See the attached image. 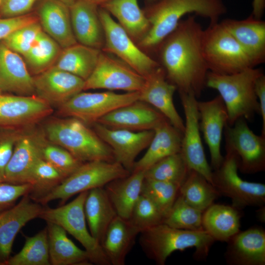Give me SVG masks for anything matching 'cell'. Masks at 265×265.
<instances>
[{
    "mask_svg": "<svg viewBox=\"0 0 265 265\" xmlns=\"http://www.w3.org/2000/svg\"><path fill=\"white\" fill-rule=\"evenodd\" d=\"M204 29L190 15L181 21L156 51L167 80L179 92L200 97L206 87L209 69L202 51Z\"/></svg>",
    "mask_w": 265,
    "mask_h": 265,
    "instance_id": "1",
    "label": "cell"
},
{
    "mask_svg": "<svg viewBox=\"0 0 265 265\" xmlns=\"http://www.w3.org/2000/svg\"><path fill=\"white\" fill-rule=\"evenodd\" d=\"M143 10L150 27L137 45L143 51H156L186 15L194 14L209 19L212 25L218 22L227 8L222 0H159Z\"/></svg>",
    "mask_w": 265,
    "mask_h": 265,
    "instance_id": "2",
    "label": "cell"
},
{
    "mask_svg": "<svg viewBox=\"0 0 265 265\" xmlns=\"http://www.w3.org/2000/svg\"><path fill=\"white\" fill-rule=\"evenodd\" d=\"M263 71L255 67L232 74L208 72L206 87L219 93L226 108L228 125L232 126L239 118L251 121L260 114L255 86Z\"/></svg>",
    "mask_w": 265,
    "mask_h": 265,
    "instance_id": "3",
    "label": "cell"
},
{
    "mask_svg": "<svg viewBox=\"0 0 265 265\" xmlns=\"http://www.w3.org/2000/svg\"><path fill=\"white\" fill-rule=\"evenodd\" d=\"M139 243L146 256L157 265H164L174 252L194 248L193 257L204 260L215 241L205 230L191 231L170 227L163 223L139 233Z\"/></svg>",
    "mask_w": 265,
    "mask_h": 265,
    "instance_id": "4",
    "label": "cell"
},
{
    "mask_svg": "<svg viewBox=\"0 0 265 265\" xmlns=\"http://www.w3.org/2000/svg\"><path fill=\"white\" fill-rule=\"evenodd\" d=\"M48 140L69 152L80 162L115 161L112 150L87 125L73 118L56 119L45 126Z\"/></svg>",
    "mask_w": 265,
    "mask_h": 265,
    "instance_id": "5",
    "label": "cell"
},
{
    "mask_svg": "<svg viewBox=\"0 0 265 265\" xmlns=\"http://www.w3.org/2000/svg\"><path fill=\"white\" fill-rule=\"evenodd\" d=\"M130 174L116 161L95 160L84 162L36 202L45 206L52 201L58 200L61 205L75 195L103 187L112 181L126 177Z\"/></svg>",
    "mask_w": 265,
    "mask_h": 265,
    "instance_id": "6",
    "label": "cell"
},
{
    "mask_svg": "<svg viewBox=\"0 0 265 265\" xmlns=\"http://www.w3.org/2000/svg\"><path fill=\"white\" fill-rule=\"evenodd\" d=\"M202 51L209 71L232 74L255 67L239 43L220 23L204 29Z\"/></svg>",
    "mask_w": 265,
    "mask_h": 265,
    "instance_id": "7",
    "label": "cell"
},
{
    "mask_svg": "<svg viewBox=\"0 0 265 265\" xmlns=\"http://www.w3.org/2000/svg\"><path fill=\"white\" fill-rule=\"evenodd\" d=\"M88 191L78 194L67 204L59 207H44L39 217L63 228L79 241L88 253L92 264L110 265L101 244L92 236L86 226L84 204Z\"/></svg>",
    "mask_w": 265,
    "mask_h": 265,
    "instance_id": "8",
    "label": "cell"
},
{
    "mask_svg": "<svg viewBox=\"0 0 265 265\" xmlns=\"http://www.w3.org/2000/svg\"><path fill=\"white\" fill-rule=\"evenodd\" d=\"M238 159L226 151L220 166L213 170L212 185L220 196L231 199L232 206L240 210L248 206L261 207L265 204V185L243 180L238 174Z\"/></svg>",
    "mask_w": 265,
    "mask_h": 265,
    "instance_id": "9",
    "label": "cell"
},
{
    "mask_svg": "<svg viewBox=\"0 0 265 265\" xmlns=\"http://www.w3.org/2000/svg\"><path fill=\"white\" fill-rule=\"evenodd\" d=\"M99 15L105 33L102 51L116 56L144 77L160 66L137 46L111 15L99 6Z\"/></svg>",
    "mask_w": 265,
    "mask_h": 265,
    "instance_id": "10",
    "label": "cell"
},
{
    "mask_svg": "<svg viewBox=\"0 0 265 265\" xmlns=\"http://www.w3.org/2000/svg\"><path fill=\"white\" fill-rule=\"evenodd\" d=\"M139 92L118 94L111 91L80 92L58 107L59 114L76 118L86 125L97 123L116 108L139 100Z\"/></svg>",
    "mask_w": 265,
    "mask_h": 265,
    "instance_id": "11",
    "label": "cell"
},
{
    "mask_svg": "<svg viewBox=\"0 0 265 265\" xmlns=\"http://www.w3.org/2000/svg\"><path fill=\"white\" fill-rule=\"evenodd\" d=\"M244 118L232 126L226 125L223 134L226 151L238 159V170L243 174H255L265 170V136L255 134Z\"/></svg>",
    "mask_w": 265,
    "mask_h": 265,
    "instance_id": "12",
    "label": "cell"
},
{
    "mask_svg": "<svg viewBox=\"0 0 265 265\" xmlns=\"http://www.w3.org/2000/svg\"><path fill=\"white\" fill-rule=\"evenodd\" d=\"M145 78L111 54L101 51L97 64L84 80L83 90L104 89L139 92Z\"/></svg>",
    "mask_w": 265,
    "mask_h": 265,
    "instance_id": "13",
    "label": "cell"
},
{
    "mask_svg": "<svg viewBox=\"0 0 265 265\" xmlns=\"http://www.w3.org/2000/svg\"><path fill=\"white\" fill-rule=\"evenodd\" d=\"M179 94L185 116L181 153L189 168L212 184L213 170L206 159L201 140L197 98L192 94Z\"/></svg>",
    "mask_w": 265,
    "mask_h": 265,
    "instance_id": "14",
    "label": "cell"
},
{
    "mask_svg": "<svg viewBox=\"0 0 265 265\" xmlns=\"http://www.w3.org/2000/svg\"><path fill=\"white\" fill-rule=\"evenodd\" d=\"M53 111L52 106L37 96L1 95L0 128H29Z\"/></svg>",
    "mask_w": 265,
    "mask_h": 265,
    "instance_id": "15",
    "label": "cell"
},
{
    "mask_svg": "<svg viewBox=\"0 0 265 265\" xmlns=\"http://www.w3.org/2000/svg\"><path fill=\"white\" fill-rule=\"evenodd\" d=\"M46 140L38 132L21 130L6 168L4 182L30 184L32 169L42 158V149Z\"/></svg>",
    "mask_w": 265,
    "mask_h": 265,
    "instance_id": "16",
    "label": "cell"
},
{
    "mask_svg": "<svg viewBox=\"0 0 265 265\" xmlns=\"http://www.w3.org/2000/svg\"><path fill=\"white\" fill-rule=\"evenodd\" d=\"M93 130L113 151L115 161L131 173L138 155L150 144L154 130L132 131L106 127L99 123Z\"/></svg>",
    "mask_w": 265,
    "mask_h": 265,
    "instance_id": "17",
    "label": "cell"
},
{
    "mask_svg": "<svg viewBox=\"0 0 265 265\" xmlns=\"http://www.w3.org/2000/svg\"><path fill=\"white\" fill-rule=\"evenodd\" d=\"M197 108L200 130L209 149L210 166L214 170L220 166L224 159L221 144L224 129L228 124L226 108L219 95L209 101H197Z\"/></svg>",
    "mask_w": 265,
    "mask_h": 265,
    "instance_id": "18",
    "label": "cell"
},
{
    "mask_svg": "<svg viewBox=\"0 0 265 265\" xmlns=\"http://www.w3.org/2000/svg\"><path fill=\"white\" fill-rule=\"evenodd\" d=\"M144 84L139 91V100L159 111L175 128L183 133L185 122L177 111L173 101L177 88L169 82L160 66L145 77Z\"/></svg>",
    "mask_w": 265,
    "mask_h": 265,
    "instance_id": "19",
    "label": "cell"
},
{
    "mask_svg": "<svg viewBox=\"0 0 265 265\" xmlns=\"http://www.w3.org/2000/svg\"><path fill=\"white\" fill-rule=\"evenodd\" d=\"M37 96L50 106L59 107L83 90L84 80L53 66L33 78Z\"/></svg>",
    "mask_w": 265,
    "mask_h": 265,
    "instance_id": "20",
    "label": "cell"
},
{
    "mask_svg": "<svg viewBox=\"0 0 265 265\" xmlns=\"http://www.w3.org/2000/svg\"><path fill=\"white\" fill-rule=\"evenodd\" d=\"M165 120L159 111L138 100L111 111L97 123L109 128L138 132L154 130Z\"/></svg>",
    "mask_w": 265,
    "mask_h": 265,
    "instance_id": "21",
    "label": "cell"
},
{
    "mask_svg": "<svg viewBox=\"0 0 265 265\" xmlns=\"http://www.w3.org/2000/svg\"><path fill=\"white\" fill-rule=\"evenodd\" d=\"M44 207L26 194L18 204L0 213V263L5 265L17 235L27 222L39 217Z\"/></svg>",
    "mask_w": 265,
    "mask_h": 265,
    "instance_id": "22",
    "label": "cell"
},
{
    "mask_svg": "<svg viewBox=\"0 0 265 265\" xmlns=\"http://www.w3.org/2000/svg\"><path fill=\"white\" fill-rule=\"evenodd\" d=\"M224 253L229 265H265V231L254 227L239 231L227 242Z\"/></svg>",
    "mask_w": 265,
    "mask_h": 265,
    "instance_id": "23",
    "label": "cell"
},
{
    "mask_svg": "<svg viewBox=\"0 0 265 265\" xmlns=\"http://www.w3.org/2000/svg\"><path fill=\"white\" fill-rule=\"evenodd\" d=\"M73 31L78 43L102 50L105 33L99 6L89 0H77L69 6Z\"/></svg>",
    "mask_w": 265,
    "mask_h": 265,
    "instance_id": "24",
    "label": "cell"
},
{
    "mask_svg": "<svg viewBox=\"0 0 265 265\" xmlns=\"http://www.w3.org/2000/svg\"><path fill=\"white\" fill-rule=\"evenodd\" d=\"M251 59L254 67L265 61V22L251 14L238 20L226 19L221 22Z\"/></svg>",
    "mask_w": 265,
    "mask_h": 265,
    "instance_id": "25",
    "label": "cell"
},
{
    "mask_svg": "<svg viewBox=\"0 0 265 265\" xmlns=\"http://www.w3.org/2000/svg\"><path fill=\"white\" fill-rule=\"evenodd\" d=\"M0 89L19 95L35 93L33 78L19 54L0 42Z\"/></svg>",
    "mask_w": 265,
    "mask_h": 265,
    "instance_id": "26",
    "label": "cell"
},
{
    "mask_svg": "<svg viewBox=\"0 0 265 265\" xmlns=\"http://www.w3.org/2000/svg\"><path fill=\"white\" fill-rule=\"evenodd\" d=\"M43 30L64 49L76 44L69 7L58 0H41L37 10Z\"/></svg>",
    "mask_w": 265,
    "mask_h": 265,
    "instance_id": "27",
    "label": "cell"
},
{
    "mask_svg": "<svg viewBox=\"0 0 265 265\" xmlns=\"http://www.w3.org/2000/svg\"><path fill=\"white\" fill-rule=\"evenodd\" d=\"M148 149L134 164L131 172L143 171L161 159L181 152L183 133L165 120L154 130Z\"/></svg>",
    "mask_w": 265,
    "mask_h": 265,
    "instance_id": "28",
    "label": "cell"
},
{
    "mask_svg": "<svg viewBox=\"0 0 265 265\" xmlns=\"http://www.w3.org/2000/svg\"><path fill=\"white\" fill-rule=\"evenodd\" d=\"M140 233L128 219L117 215L107 228L101 245L110 265H124Z\"/></svg>",
    "mask_w": 265,
    "mask_h": 265,
    "instance_id": "29",
    "label": "cell"
},
{
    "mask_svg": "<svg viewBox=\"0 0 265 265\" xmlns=\"http://www.w3.org/2000/svg\"><path fill=\"white\" fill-rule=\"evenodd\" d=\"M99 7L115 17L132 40L140 42L148 32L150 25L138 0H109Z\"/></svg>",
    "mask_w": 265,
    "mask_h": 265,
    "instance_id": "30",
    "label": "cell"
},
{
    "mask_svg": "<svg viewBox=\"0 0 265 265\" xmlns=\"http://www.w3.org/2000/svg\"><path fill=\"white\" fill-rule=\"evenodd\" d=\"M84 211L89 232L101 244L107 228L117 215L104 187L88 191Z\"/></svg>",
    "mask_w": 265,
    "mask_h": 265,
    "instance_id": "31",
    "label": "cell"
},
{
    "mask_svg": "<svg viewBox=\"0 0 265 265\" xmlns=\"http://www.w3.org/2000/svg\"><path fill=\"white\" fill-rule=\"evenodd\" d=\"M240 218L233 206L213 203L203 212V228L215 241L227 242L240 231Z\"/></svg>",
    "mask_w": 265,
    "mask_h": 265,
    "instance_id": "32",
    "label": "cell"
},
{
    "mask_svg": "<svg viewBox=\"0 0 265 265\" xmlns=\"http://www.w3.org/2000/svg\"><path fill=\"white\" fill-rule=\"evenodd\" d=\"M47 223L50 261L53 265H92L89 255L79 248L61 226Z\"/></svg>",
    "mask_w": 265,
    "mask_h": 265,
    "instance_id": "33",
    "label": "cell"
},
{
    "mask_svg": "<svg viewBox=\"0 0 265 265\" xmlns=\"http://www.w3.org/2000/svg\"><path fill=\"white\" fill-rule=\"evenodd\" d=\"M144 179L143 171L132 172L129 176L113 180L104 186L118 216L129 219L141 195Z\"/></svg>",
    "mask_w": 265,
    "mask_h": 265,
    "instance_id": "34",
    "label": "cell"
},
{
    "mask_svg": "<svg viewBox=\"0 0 265 265\" xmlns=\"http://www.w3.org/2000/svg\"><path fill=\"white\" fill-rule=\"evenodd\" d=\"M63 49L53 66L84 80L95 69L102 51L79 43Z\"/></svg>",
    "mask_w": 265,
    "mask_h": 265,
    "instance_id": "35",
    "label": "cell"
},
{
    "mask_svg": "<svg viewBox=\"0 0 265 265\" xmlns=\"http://www.w3.org/2000/svg\"><path fill=\"white\" fill-rule=\"evenodd\" d=\"M179 193L189 205L202 212L220 196L214 186L203 175L191 169L180 186Z\"/></svg>",
    "mask_w": 265,
    "mask_h": 265,
    "instance_id": "36",
    "label": "cell"
},
{
    "mask_svg": "<svg viewBox=\"0 0 265 265\" xmlns=\"http://www.w3.org/2000/svg\"><path fill=\"white\" fill-rule=\"evenodd\" d=\"M25 242L21 251L10 257L5 265H50L46 227L32 237L23 235Z\"/></svg>",
    "mask_w": 265,
    "mask_h": 265,
    "instance_id": "37",
    "label": "cell"
},
{
    "mask_svg": "<svg viewBox=\"0 0 265 265\" xmlns=\"http://www.w3.org/2000/svg\"><path fill=\"white\" fill-rule=\"evenodd\" d=\"M60 52L58 44L42 30L24 56L30 70L39 74L53 66Z\"/></svg>",
    "mask_w": 265,
    "mask_h": 265,
    "instance_id": "38",
    "label": "cell"
},
{
    "mask_svg": "<svg viewBox=\"0 0 265 265\" xmlns=\"http://www.w3.org/2000/svg\"><path fill=\"white\" fill-rule=\"evenodd\" d=\"M190 170L180 152L168 156L152 165L144 172V178L173 183L180 186Z\"/></svg>",
    "mask_w": 265,
    "mask_h": 265,
    "instance_id": "39",
    "label": "cell"
},
{
    "mask_svg": "<svg viewBox=\"0 0 265 265\" xmlns=\"http://www.w3.org/2000/svg\"><path fill=\"white\" fill-rule=\"evenodd\" d=\"M203 212L189 205L179 193L170 210L165 216L163 223L179 229L204 230Z\"/></svg>",
    "mask_w": 265,
    "mask_h": 265,
    "instance_id": "40",
    "label": "cell"
},
{
    "mask_svg": "<svg viewBox=\"0 0 265 265\" xmlns=\"http://www.w3.org/2000/svg\"><path fill=\"white\" fill-rule=\"evenodd\" d=\"M64 179L62 175L42 158L35 164L31 173L32 188L28 195L37 202L59 185Z\"/></svg>",
    "mask_w": 265,
    "mask_h": 265,
    "instance_id": "41",
    "label": "cell"
},
{
    "mask_svg": "<svg viewBox=\"0 0 265 265\" xmlns=\"http://www.w3.org/2000/svg\"><path fill=\"white\" fill-rule=\"evenodd\" d=\"M180 187L173 183L144 178L141 194L149 199L165 217L179 194Z\"/></svg>",
    "mask_w": 265,
    "mask_h": 265,
    "instance_id": "42",
    "label": "cell"
},
{
    "mask_svg": "<svg viewBox=\"0 0 265 265\" xmlns=\"http://www.w3.org/2000/svg\"><path fill=\"white\" fill-rule=\"evenodd\" d=\"M164 215L147 197L141 194L128 219L139 232L163 223Z\"/></svg>",
    "mask_w": 265,
    "mask_h": 265,
    "instance_id": "43",
    "label": "cell"
},
{
    "mask_svg": "<svg viewBox=\"0 0 265 265\" xmlns=\"http://www.w3.org/2000/svg\"><path fill=\"white\" fill-rule=\"evenodd\" d=\"M42 158L54 167L64 179L83 163L65 149L47 140L43 147Z\"/></svg>",
    "mask_w": 265,
    "mask_h": 265,
    "instance_id": "44",
    "label": "cell"
},
{
    "mask_svg": "<svg viewBox=\"0 0 265 265\" xmlns=\"http://www.w3.org/2000/svg\"><path fill=\"white\" fill-rule=\"evenodd\" d=\"M42 30L38 21L16 29L1 41L9 49L24 56Z\"/></svg>",
    "mask_w": 265,
    "mask_h": 265,
    "instance_id": "45",
    "label": "cell"
},
{
    "mask_svg": "<svg viewBox=\"0 0 265 265\" xmlns=\"http://www.w3.org/2000/svg\"><path fill=\"white\" fill-rule=\"evenodd\" d=\"M22 130L0 128V182H4L6 168Z\"/></svg>",
    "mask_w": 265,
    "mask_h": 265,
    "instance_id": "46",
    "label": "cell"
},
{
    "mask_svg": "<svg viewBox=\"0 0 265 265\" xmlns=\"http://www.w3.org/2000/svg\"><path fill=\"white\" fill-rule=\"evenodd\" d=\"M31 188L30 184L14 185L0 182V213L14 206L17 201L28 194Z\"/></svg>",
    "mask_w": 265,
    "mask_h": 265,
    "instance_id": "47",
    "label": "cell"
},
{
    "mask_svg": "<svg viewBox=\"0 0 265 265\" xmlns=\"http://www.w3.org/2000/svg\"><path fill=\"white\" fill-rule=\"evenodd\" d=\"M39 21L38 17L33 14L0 18V41L3 40L16 29L27 25Z\"/></svg>",
    "mask_w": 265,
    "mask_h": 265,
    "instance_id": "48",
    "label": "cell"
},
{
    "mask_svg": "<svg viewBox=\"0 0 265 265\" xmlns=\"http://www.w3.org/2000/svg\"><path fill=\"white\" fill-rule=\"evenodd\" d=\"M37 0H1L0 16L3 18L27 14Z\"/></svg>",
    "mask_w": 265,
    "mask_h": 265,
    "instance_id": "49",
    "label": "cell"
},
{
    "mask_svg": "<svg viewBox=\"0 0 265 265\" xmlns=\"http://www.w3.org/2000/svg\"><path fill=\"white\" fill-rule=\"evenodd\" d=\"M255 91L260 106V114L262 117L261 135L265 136V76L262 74L257 80Z\"/></svg>",
    "mask_w": 265,
    "mask_h": 265,
    "instance_id": "50",
    "label": "cell"
},
{
    "mask_svg": "<svg viewBox=\"0 0 265 265\" xmlns=\"http://www.w3.org/2000/svg\"><path fill=\"white\" fill-rule=\"evenodd\" d=\"M265 9V0H253L251 15L255 18L261 19Z\"/></svg>",
    "mask_w": 265,
    "mask_h": 265,
    "instance_id": "51",
    "label": "cell"
},
{
    "mask_svg": "<svg viewBox=\"0 0 265 265\" xmlns=\"http://www.w3.org/2000/svg\"><path fill=\"white\" fill-rule=\"evenodd\" d=\"M260 208L257 211V216L259 217V219L260 221H261L262 222H265V205L260 207Z\"/></svg>",
    "mask_w": 265,
    "mask_h": 265,
    "instance_id": "52",
    "label": "cell"
},
{
    "mask_svg": "<svg viewBox=\"0 0 265 265\" xmlns=\"http://www.w3.org/2000/svg\"><path fill=\"white\" fill-rule=\"evenodd\" d=\"M91 2L94 3L97 6H99L103 3L109 0H89Z\"/></svg>",
    "mask_w": 265,
    "mask_h": 265,
    "instance_id": "53",
    "label": "cell"
},
{
    "mask_svg": "<svg viewBox=\"0 0 265 265\" xmlns=\"http://www.w3.org/2000/svg\"><path fill=\"white\" fill-rule=\"evenodd\" d=\"M61 2H63L68 6H70L72 4H73L77 0H58Z\"/></svg>",
    "mask_w": 265,
    "mask_h": 265,
    "instance_id": "54",
    "label": "cell"
},
{
    "mask_svg": "<svg viewBox=\"0 0 265 265\" xmlns=\"http://www.w3.org/2000/svg\"><path fill=\"white\" fill-rule=\"evenodd\" d=\"M159 0H147L148 4H150L157 1Z\"/></svg>",
    "mask_w": 265,
    "mask_h": 265,
    "instance_id": "55",
    "label": "cell"
},
{
    "mask_svg": "<svg viewBox=\"0 0 265 265\" xmlns=\"http://www.w3.org/2000/svg\"><path fill=\"white\" fill-rule=\"evenodd\" d=\"M0 265H3L2 263H0Z\"/></svg>",
    "mask_w": 265,
    "mask_h": 265,
    "instance_id": "56",
    "label": "cell"
},
{
    "mask_svg": "<svg viewBox=\"0 0 265 265\" xmlns=\"http://www.w3.org/2000/svg\"><path fill=\"white\" fill-rule=\"evenodd\" d=\"M1 90L0 89V96L1 95Z\"/></svg>",
    "mask_w": 265,
    "mask_h": 265,
    "instance_id": "57",
    "label": "cell"
},
{
    "mask_svg": "<svg viewBox=\"0 0 265 265\" xmlns=\"http://www.w3.org/2000/svg\"><path fill=\"white\" fill-rule=\"evenodd\" d=\"M0 1H1V0H0Z\"/></svg>",
    "mask_w": 265,
    "mask_h": 265,
    "instance_id": "58",
    "label": "cell"
}]
</instances>
